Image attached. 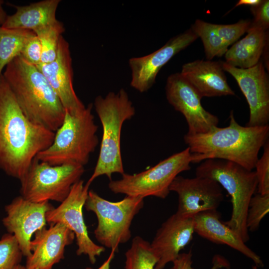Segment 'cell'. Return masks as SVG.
<instances>
[{"mask_svg": "<svg viewBox=\"0 0 269 269\" xmlns=\"http://www.w3.org/2000/svg\"><path fill=\"white\" fill-rule=\"evenodd\" d=\"M2 76L27 118L55 132L62 123L65 111L37 67L19 55L6 66Z\"/></svg>", "mask_w": 269, "mask_h": 269, "instance_id": "obj_3", "label": "cell"}, {"mask_svg": "<svg viewBox=\"0 0 269 269\" xmlns=\"http://www.w3.org/2000/svg\"><path fill=\"white\" fill-rule=\"evenodd\" d=\"M264 147V152L257 160L255 168L258 179V193L269 194V142L268 141Z\"/></svg>", "mask_w": 269, "mask_h": 269, "instance_id": "obj_30", "label": "cell"}, {"mask_svg": "<svg viewBox=\"0 0 269 269\" xmlns=\"http://www.w3.org/2000/svg\"><path fill=\"white\" fill-rule=\"evenodd\" d=\"M229 119L226 127L217 126L206 133L184 135L191 163L221 159L236 163L249 170L255 168L260 149L269 141V124L242 126L236 121L233 111Z\"/></svg>", "mask_w": 269, "mask_h": 269, "instance_id": "obj_2", "label": "cell"}, {"mask_svg": "<svg viewBox=\"0 0 269 269\" xmlns=\"http://www.w3.org/2000/svg\"><path fill=\"white\" fill-rule=\"evenodd\" d=\"M19 56L34 66H37L41 63V46L35 34L27 40Z\"/></svg>", "mask_w": 269, "mask_h": 269, "instance_id": "obj_32", "label": "cell"}, {"mask_svg": "<svg viewBox=\"0 0 269 269\" xmlns=\"http://www.w3.org/2000/svg\"><path fill=\"white\" fill-rule=\"evenodd\" d=\"M4 2L3 0H0V26H2L4 24L8 16L3 7Z\"/></svg>", "mask_w": 269, "mask_h": 269, "instance_id": "obj_36", "label": "cell"}, {"mask_svg": "<svg viewBox=\"0 0 269 269\" xmlns=\"http://www.w3.org/2000/svg\"><path fill=\"white\" fill-rule=\"evenodd\" d=\"M111 253L108 258L105 261V262L97 269H110L111 264L113 260L115 252L114 250H111ZM85 269H94L90 267H87Z\"/></svg>", "mask_w": 269, "mask_h": 269, "instance_id": "obj_34", "label": "cell"}, {"mask_svg": "<svg viewBox=\"0 0 269 269\" xmlns=\"http://www.w3.org/2000/svg\"><path fill=\"white\" fill-rule=\"evenodd\" d=\"M261 0H240L236 3L235 7L243 5H248L251 6V7L254 6L259 4L261 2Z\"/></svg>", "mask_w": 269, "mask_h": 269, "instance_id": "obj_35", "label": "cell"}, {"mask_svg": "<svg viewBox=\"0 0 269 269\" xmlns=\"http://www.w3.org/2000/svg\"><path fill=\"white\" fill-rule=\"evenodd\" d=\"M180 73L202 98L235 95L228 84L222 61L190 62L182 66Z\"/></svg>", "mask_w": 269, "mask_h": 269, "instance_id": "obj_19", "label": "cell"}, {"mask_svg": "<svg viewBox=\"0 0 269 269\" xmlns=\"http://www.w3.org/2000/svg\"><path fill=\"white\" fill-rule=\"evenodd\" d=\"M94 106L102 126L103 134L96 166L86 183L89 186L100 176L106 175L110 181L113 173H125L121 151L122 128L124 123L135 113L124 89L117 93L109 92L104 97L98 96Z\"/></svg>", "mask_w": 269, "mask_h": 269, "instance_id": "obj_4", "label": "cell"}, {"mask_svg": "<svg viewBox=\"0 0 269 269\" xmlns=\"http://www.w3.org/2000/svg\"><path fill=\"white\" fill-rule=\"evenodd\" d=\"M191 29L201 38L208 60L223 56L228 50V46L218 33L214 24L196 19Z\"/></svg>", "mask_w": 269, "mask_h": 269, "instance_id": "obj_25", "label": "cell"}, {"mask_svg": "<svg viewBox=\"0 0 269 269\" xmlns=\"http://www.w3.org/2000/svg\"><path fill=\"white\" fill-rule=\"evenodd\" d=\"M53 208L49 201L34 202L21 196L5 206L6 215L2 220V224L15 238L23 256L31 255L32 236L46 227V213Z\"/></svg>", "mask_w": 269, "mask_h": 269, "instance_id": "obj_12", "label": "cell"}, {"mask_svg": "<svg viewBox=\"0 0 269 269\" xmlns=\"http://www.w3.org/2000/svg\"><path fill=\"white\" fill-rule=\"evenodd\" d=\"M195 174L217 181L230 195L231 216L224 223L247 242L250 238L246 225L249 204L258 186L255 171L230 161L209 159L198 165Z\"/></svg>", "mask_w": 269, "mask_h": 269, "instance_id": "obj_6", "label": "cell"}, {"mask_svg": "<svg viewBox=\"0 0 269 269\" xmlns=\"http://www.w3.org/2000/svg\"><path fill=\"white\" fill-rule=\"evenodd\" d=\"M125 256L123 269H155L157 262L150 243L138 236L133 238Z\"/></svg>", "mask_w": 269, "mask_h": 269, "instance_id": "obj_24", "label": "cell"}, {"mask_svg": "<svg viewBox=\"0 0 269 269\" xmlns=\"http://www.w3.org/2000/svg\"><path fill=\"white\" fill-rule=\"evenodd\" d=\"M93 106L90 103L84 110L75 114L65 111L52 143L35 158L52 165L70 163L86 165L99 142L96 134L98 126L92 112Z\"/></svg>", "mask_w": 269, "mask_h": 269, "instance_id": "obj_5", "label": "cell"}, {"mask_svg": "<svg viewBox=\"0 0 269 269\" xmlns=\"http://www.w3.org/2000/svg\"><path fill=\"white\" fill-rule=\"evenodd\" d=\"M251 10L254 16L251 24L267 30L269 27V0H262L257 5L251 6Z\"/></svg>", "mask_w": 269, "mask_h": 269, "instance_id": "obj_33", "label": "cell"}, {"mask_svg": "<svg viewBox=\"0 0 269 269\" xmlns=\"http://www.w3.org/2000/svg\"><path fill=\"white\" fill-rule=\"evenodd\" d=\"M192 254L191 250L188 253H180L178 257L172 263L169 269H194L192 267ZM212 267L210 269H229V262L220 255H215L212 259Z\"/></svg>", "mask_w": 269, "mask_h": 269, "instance_id": "obj_31", "label": "cell"}, {"mask_svg": "<svg viewBox=\"0 0 269 269\" xmlns=\"http://www.w3.org/2000/svg\"><path fill=\"white\" fill-rule=\"evenodd\" d=\"M84 166L77 163L52 165L35 157L20 181V196L34 202H62L81 179Z\"/></svg>", "mask_w": 269, "mask_h": 269, "instance_id": "obj_9", "label": "cell"}, {"mask_svg": "<svg viewBox=\"0 0 269 269\" xmlns=\"http://www.w3.org/2000/svg\"><path fill=\"white\" fill-rule=\"evenodd\" d=\"M252 269H258V267L256 266H254L252 267Z\"/></svg>", "mask_w": 269, "mask_h": 269, "instance_id": "obj_38", "label": "cell"}, {"mask_svg": "<svg viewBox=\"0 0 269 269\" xmlns=\"http://www.w3.org/2000/svg\"><path fill=\"white\" fill-rule=\"evenodd\" d=\"M60 1V0H44L26 5L8 3L16 11L12 15H8L2 26L34 31L57 20L56 12Z\"/></svg>", "mask_w": 269, "mask_h": 269, "instance_id": "obj_21", "label": "cell"}, {"mask_svg": "<svg viewBox=\"0 0 269 269\" xmlns=\"http://www.w3.org/2000/svg\"><path fill=\"white\" fill-rule=\"evenodd\" d=\"M169 190L178 195L176 213L184 217H194L203 211L217 210L224 200L221 186L207 177L185 178L178 175L171 183Z\"/></svg>", "mask_w": 269, "mask_h": 269, "instance_id": "obj_14", "label": "cell"}, {"mask_svg": "<svg viewBox=\"0 0 269 269\" xmlns=\"http://www.w3.org/2000/svg\"><path fill=\"white\" fill-rule=\"evenodd\" d=\"M269 211V194L259 193L251 198L248 210L246 225L248 231H256L262 220Z\"/></svg>", "mask_w": 269, "mask_h": 269, "instance_id": "obj_28", "label": "cell"}, {"mask_svg": "<svg viewBox=\"0 0 269 269\" xmlns=\"http://www.w3.org/2000/svg\"><path fill=\"white\" fill-rule=\"evenodd\" d=\"M243 38L236 41L225 54L226 63L233 66L247 69L259 61L268 43L267 30L251 24Z\"/></svg>", "mask_w": 269, "mask_h": 269, "instance_id": "obj_22", "label": "cell"}, {"mask_svg": "<svg viewBox=\"0 0 269 269\" xmlns=\"http://www.w3.org/2000/svg\"><path fill=\"white\" fill-rule=\"evenodd\" d=\"M223 70L236 80L250 109L246 126H262L269 122V79L263 62L249 68L241 69L222 61Z\"/></svg>", "mask_w": 269, "mask_h": 269, "instance_id": "obj_13", "label": "cell"}, {"mask_svg": "<svg viewBox=\"0 0 269 269\" xmlns=\"http://www.w3.org/2000/svg\"><path fill=\"white\" fill-rule=\"evenodd\" d=\"M251 22L249 20H241L231 24H216L215 27L226 45L229 47L235 43L249 28Z\"/></svg>", "mask_w": 269, "mask_h": 269, "instance_id": "obj_29", "label": "cell"}, {"mask_svg": "<svg viewBox=\"0 0 269 269\" xmlns=\"http://www.w3.org/2000/svg\"><path fill=\"white\" fill-rule=\"evenodd\" d=\"M194 232L193 217L175 213L164 221L150 243L157 259L155 269H164L176 259L180 251L191 241Z\"/></svg>", "mask_w": 269, "mask_h": 269, "instance_id": "obj_18", "label": "cell"}, {"mask_svg": "<svg viewBox=\"0 0 269 269\" xmlns=\"http://www.w3.org/2000/svg\"><path fill=\"white\" fill-rule=\"evenodd\" d=\"M65 30L63 23L57 20L33 31L40 42L41 63H49L55 59L59 40Z\"/></svg>", "mask_w": 269, "mask_h": 269, "instance_id": "obj_26", "label": "cell"}, {"mask_svg": "<svg viewBox=\"0 0 269 269\" xmlns=\"http://www.w3.org/2000/svg\"><path fill=\"white\" fill-rule=\"evenodd\" d=\"M198 38L190 28L171 38L161 48L148 55L130 58L131 87L140 93L147 91L154 84L161 68Z\"/></svg>", "mask_w": 269, "mask_h": 269, "instance_id": "obj_15", "label": "cell"}, {"mask_svg": "<svg viewBox=\"0 0 269 269\" xmlns=\"http://www.w3.org/2000/svg\"><path fill=\"white\" fill-rule=\"evenodd\" d=\"M75 239L74 233L61 223L36 232L30 243L31 254L26 258L25 269H52L64 259L65 248Z\"/></svg>", "mask_w": 269, "mask_h": 269, "instance_id": "obj_17", "label": "cell"}, {"mask_svg": "<svg viewBox=\"0 0 269 269\" xmlns=\"http://www.w3.org/2000/svg\"><path fill=\"white\" fill-rule=\"evenodd\" d=\"M217 210L200 212L194 216V231L210 241L228 245L252 260L257 267H263L261 257L249 248L234 231L220 220Z\"/></svg>", "mask_w": 269, "mask_h": 269, "instance_id": "obj_20", "label": "cell"}, {"mask_svg": "<svg viewBox=\"0 0 269 269\" xmlns=\"http://www.w3.org/2000/svg\"><path fill=\"white\" fill-rule=\"evenodd\" d=\"M14 269H26L24 266H22L20 264L18 265Z\"/></svg>", "mask_w": 269, "mask_h": 269, "instance_id": "obj_37", "label": "cell"}, {"mask_svg": "<svg viewBox=\"0 0 269 269\" xmlns=\"http://www.w3.org/2000/svg\"><path fill=\"white\" fill-rule=\"evenodd\" d=\"M90 186L80 179L72 187L66 199L57 207L48 211L47 223H61L72 231L75 237L78 256L85 255L90 263L95 264L97 258L105 252V248L94 243L88 235L83 213Z\"/></svg>", "mask_w": 269, "mask_h": 269, "instance_id": "obj_10", "label": "cell"}, {"mask_svg": "<svg viewBox=\"0 0 269 269\" xmlns=\"http://www.w3.org/2000/svg\"><path fill=\"white\" fill-rule=\"evenodd\" d=\"M72 66L69 44L61 35L54 61L49 63H40L36 67L58 96L65 111L75 114L84 110L86 106L75 92Z\"/></svg>", "mask_w": 269, "mask_h": 269, "instance_id": "obj_16", "label": "cell"}, {"mask_svg": "<svg viewBox=\"0 0 269 269\" xmlns=\"http://www.w3.org/2000/svg\"><path fill=\"white\" fill-rule=\"evenodd\" d=\"M165 93L168 103L184 117L188 127L187 134L206 133L218 126V118L203 108L202 97L180 73L168 77Z\"/></svg>", "mask_w": 269, "mask_h": 269, "instance_id": "obj_11", "label": "cell"}, {"mask_svg": "<svg viewBox=\"0 0 269 269\" xmlns=\"http://www.w3.org/2000/svg\"><path fill=\"white\" fill-rule=\"evenodd\" d=\"M23 255L14 236L4 234L0 239V269H14Z\"/></svg>", "mask_w": 269, "mask_h": 269, "instance_id": "obj_27", "label": "cell"}, {"mask_svg": "<svg viewBox=\"0 0 269 269\" xmlns=\"http://www.w3.org/2000/svg\"><path fill=\"white\" fill-rule=\"evenodd\" d=\"M191 162L187 147L144 171L134 174L124 173L121 179L110 180L108 187L115 194L165 199L170 192L169 187L173 180L181 172L189 170Z\"/></svg>", "mask_w": 269, "mask_h": 269, "instance_id": "obj_8", "label": "cell"}, {"mask_svg": "<svg viewBox=\"0 0 269 269\" xmlns=\"http://www.w3.org/2000/svg\"><path fill=\"white\" fill-rule=\"evenodd\" d=\"M55 132L24 115L2 75L0 77V168L19 180L37 154L52 143Z\"/></svg>", "mask_w": 269, "mask_h": 269, "instance_id": "obj_1", "label": "cell"}, {"mask_svg": "<svg viewBox=\"0 0 269 269\" xmlns=\"http://www.w3.org/2000/svg\"><path fill=\"white\" fill-rule=\"evenodd\" d=\"M143 205L144 198L141 197L126 196L120 201L113 202L90 190L84 207L97 217V226L94 231L97 241L116 253L120 245L131 239L133 220Z\"/></svg>", "mask_w": 269, "mask_h": 269, "instance_id": "obj_7", "label": "cell"}, {"mask_svg": "<svg viewBox=\"0 0 269 269\" xmlns=\"http://www.w3.org/2000/svg\"><path fill=\"white\" fill-rule=\"evenodd\" d=\"M34 34L33 31L29 30L0 26V77L3 69L20 55L27 40Z\"/></svg>", "mask_w": 269, "mask_h": 269, "instance_id": "obj_23", "label": "cell"}]
</instances>
